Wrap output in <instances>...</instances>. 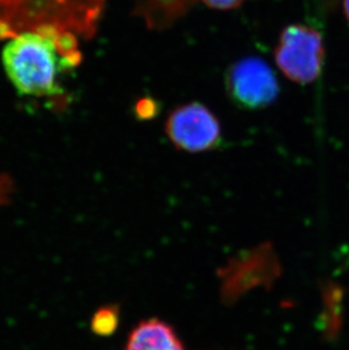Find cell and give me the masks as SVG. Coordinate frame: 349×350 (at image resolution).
<instances>
[{
    "label": "cell",
    "mask_w": 349,
    "mask_h": 350,
    "mask_svg": "<svg viewBox=\"0 0 349 350\" xmlns=\"http://www.w3.org/2000/svg\"><path fill=\"white\" fill-rule=\"evenodd\" d=\"M324 46L318 31L304 25H289L280 34L274 58L290 81L309 84L322 70Z\"/></svg>",
    "instance_id": "3957f363"
},
{
    "label": "cell",
    "mask_w": 349,
    "mask_h": 350,
    "mask_svg": "<svg viewBox=\"0 0 349 350\" xmlns=\"http://www.w3.org/2000/svg\"><path fill=\"white\" fill-rule=\"evenodd\" d=\"M126 350H184L172 327L152 319L138 325L129 336Z\"/></svg>",
    "instance_id": "8992f818"
},
{
    "label": "cell",
    "mask_w": 349,
    "mask_h": 350,
    "mask_svg": "<svg viewBox=\"0 0 349 350\" xmlns=\"http://www.w3.org/2000/svg\"><path fill=\"white\" fill-rule=\"evenodd\" d=\"M344 12H345V15H346L347 20L349 21V0H344Z\"/></svg>",
    "instance_id": "9c48e42d"
},
{
    "label": "cell",
    "mask_w": 349,
    "mask_h": 350,
    "mask_svg": "<svg viewBox=\"0 0 349 350\" xmlns=\"http://www.w3.org/2000/svg\"><path fill=\"white\" fill-rule=\"evenodd\" d=\"M166 133L176 148L191 153L212 150L221 139L217 117L198 103L176 108L167 119Z\"/></svg>",
    "instance_id": "5b68a950"
},
{
    "label": "cell",
    "mask_w": 349,
    "mask_h": 350,
    "mask_svg": "<svg viewBox=\"0 0 349 350\" xmlns=\"http://www.w3.org/2000/svg\"><path fill=\"white\" fill-rule=\"evenodd\" d=\"M105 5V0H0V40L41 27L91 39Z\"/></svg>",
    "instance_id": "7a4b0ae2"
},
{
    "label": "cell",
    "mask_w": 349,
    "mask_h": 350,
    "mask_svg": "<svg viewBox=\"0 0 349 350\" xmlns=\"http://www.w3.org/2000/svg\"><path fill=\"white\" fill-rule=\"evenodd\" d=\"M224 84L231 101L246 110L271 106L279 94L274 70L259 57H245L235 62L228 68Z\"/></svg>",
    "instance_id": "277c9868"
},
{
    "label": "cell",
    "mask_w": 349,
    "mask_h": 350,
    "mask_svg": "<svg viewBox=\"0 0 349 350\" xmlns=\"http://www.w3.org/2000/svg\"><path fill=\"white\" fill-rule=\"evenodd\" d=\"M207 6L214 10H235L241 6L245 0H202Z\"/></svg>",
    "instance_id": "ba28073f"
},
{
    "label": "cell",
    "mask_w": 349,
    "mask_h": 350,
    "mask_svg": "<svg viewBox=\"0 0 349 350\" xmlns=\"http://www.w3.org/2000/svg\"><path fill=\"white\" fill-rule=\"evenodd\" d=\"M118 313L112 308H101L93 317L92 329L101 336L112 334L118 325Z\"/></svg>",
    "instance_id": "52a82bcc"
},
{
    "label": "cell",
    "mask_w": 349,
    "mask_h": 350,
    "mask_svg": "<svg viewBox=\"0 0 349 350\" xmlns=\"http://www.w3.org/2000/svg\"><path fill=\"white\" fill-rule=\"evenodd\" d=\"M79 38L57 27H41L5 40L3 70L22 96L57 99L62 79L82 62Z\"/></svg>",
    "instance_id": "6da1fadb"
}]
</instances>
